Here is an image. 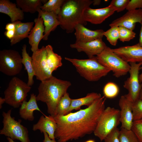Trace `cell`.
I'll use <instances>...</instances> for the list:
<instances>
[{"instance_id": "6da1fadb", "label": "cell", "mask_w": 142, "mask_h": 142, "mask_svg": "<svg viewBox=\"0 0 142 142\" xmlns=\"http://www.w3.org/2000/svg\"><path fill=\"white\" fill-rule=\"evenodd\" d=\"M105 97H101L84 109L54 117L57 125L54 136L58 142L78 139L93 133L105 109Z\"/></svg>"}, {"instance_id": "7a4b0ae2", "label": "cell", "mask_w": 142, "mask_h": 142, "mask_svg": "<svg viewBox=\"0 0 142 142\" xmlns=\"http://www.w3.org/2000/svg\"><path fill=\"white\" fill-rule=\"evenodd\" d=\"M71 85L70 82L53 76L41 81L39 84L38 88V93L36 97L37 100L45 103L48 113L54 117L59 100Z\"/></svg>"}, {"instance_id": "3957f363", "label": "cell", "mask_w": 142, "mask_h": 142, "mask_svg": "<svg viewBox=\"0 0 142 142\" xmlns=\"http://www.w3.org/2000/svg\"><path fill=\"white\" fill-rule=\"evenodd\" d=\"M92 3L91 0H65L58 15L61 28L69 33L73 32L78 24L86 25L83 12Z\"/></svg>"}, {"instance_id": "277c9868", "label": "cell", "mask_w": 142, "mask_h": 142, "mask_svg": "<svg viewBox=\"0 0 142 142\" xmlns=\"http://www.w3.org/2000/svg\"><path fill=\"white\" fill-rule=\"evenodd\" d=\"M75 68L80 75L89 82L97 81L110 71L102 65L94 56L87 59L65 58Z\"/></svg>"}, {"instance_id": "5b68a950", "label": "cell", "mask_w": 142, "mask_h": 142, "mask_svg": "<svg viewBox=\"0 0 142 142\" xmlns=\"http://www.w3.org/2000/svg\"><path fill=\"white\" fill-rule=\"evenodd\" d=\"M32 65L36 79L41 82L53 76V72L57 69L47 53L45 47L33 52Z\"/></svg>"}, {"instance_id": "8992f818", "label": "cell", "mask_w": 142, "mask_h": 142, "mask_svg": "<svg viewBox=\"0 0 142 142\" xmlns=\"http://www.w3.org/2000/svg\"><path fill=\"white\" fill-rule=\"evenodd\" d=\"M120 123V110L108 106L99 118L93 132L94 135L102 141Z\"/></svg>"}, {"instance_id": "52a82bcc", "label": "cell", "mask_w": 142, "mask_h": 142, "mask_svg": "<svg viewBox=\"0 0 142 142\" xmlns=\"http://www.w3.org/2000/svg\"><path fill=\"white\" fill-rule=\"evenodd\" d=\"M31 87L19 78L13 77L4 92L5 103L14 108H19L26 100Z\"/></svg>"}, {"instance_id": "ba28073f", "label": "cell", "mask_w": 142, "mask_h": 142, "mask_svg": "<svg viewBox=\"0 0 142 142\" xmlns=\"http://www.w3.org/2000/svg\"><path fill=\"white\" fill-rule=\"evenodd\" d=\"M96 57L99 62L112 71L113 75L116 78L126 75L130 69V64L114 52L109 47H107Z\"/></svg>"}, {"instance_id": "9c48e42d", "label": "cell", "mask_w": 142, "mask_h": 142, "mask_svg": "<svg viewBox=\"0 0 142 142\" xmlns=\"http://www.w3.org/2000/svg\"><path fill=\"white\" fill-rule=\"evenodd\" d=\"M11 109L7 112L3 111V127L0 130V134L4 135L13 140H18L21 142H30L27 129L11 115Z\"/></svg>"}, {"instance_id": "30bf717a", "label": "cell", "mask_w": 142, "mask_h": 142, "mask_svg": "<svg viewBox=\"0 0 142 142\" xmlns=\"http://www.w3.org/2000/svg\"><path fill=\"white\" fill-rule=\"evenodd\" d=\"M22 57L19 52L11 49L0 51V71L9 76L19 74L22 68Z\"/></svg>"}, {"instance_id": "8fae6325", "label": "cell", "mask_w": 142, "mask_h": 142, "mask_svg": "<svg viewBox=\"0 0 142 142\" xmlns=\"http://www.w3.org/2000/svg\"><path fill=\"white\" fill-rule=\"evenodd\" d=\"M129 64L130 66L129 72L130 76L124 82L123 86L128 91V93L125 95L133 103L139 99L141 89L139 73L142 62L138 63L131 62Z\"/></svg>"}, {"instance_id": "7c38bea8", "label": "cell", "mask_w": 142, "mask_h": 142, "mask_svg": "<svg viewBox=\"0 0 142 142\" xmlns=\"http://www.w3.org/2000/svg\"><path fill=\"white\" fill-rule=\"evenodd\" d=\"M70 47L79 52H83L91 58L97 56L102 52L107 46L102 39H99L87 42H75L70 45Z\"/></svg>"}, {"instance_id": "4fadbf2b", "label": "cell", "mask_w": 142, "mask_h": 142, "mask_svg": "<svg viewBox=\"0 0 142 142\" xmlns=\"http://www.w3.org/2000/svg\"><path fill=\"white\" fill-rule=\"evenodd\" d=\"M142 21V9H136L128 11L122 16L114 20L109 26L110 27H122L133 31L136 23L141 24Z\"/></svg>"}, {"instance_id": "5bb4252c", "label": "cell", "mask_w": 142, "mask_h": 142, "mask_svg": "<svg viewBox=\"0 0 142 142\" xmlns=\"http://www.w3.org/2000/svg\"><path fill=\"white\" fill-rule=\"evenodd\" d=\"M111 50L127 63L142 62V47L138 43L131 46H125Z\"/></svg>"}, {"instance_id": "9a60e30c", "label": "cell", "mask_w": 142, "mask_h": 142, "mask_svg": "<svg viewBox=\"0 0 142 142\" xmlns=\"http://www.w3.org/2000/svg\"><path fill=\"white\" fill-rule=\"evenodd\" d=\"M115 11L114 9L109 5L107 7L99 9H93L89 7L85 9L83 16L86 22L99 24L113 14Z\"/></svg>"}, {"instance_id": "2e32d148", "label": "cell", "mask_w": 142, "mask_h": 142, "mask_svg": "<svg viewBox=\"0 0 142 142\" xmlns=\"http://www.w3.org/2000/svg\"><path fill=\"white\" fill-rule=\"evenodd\" d=\"M133 103L125 95L121 96L119 100L121 128L128 130L131 129L133 121Z\"/></svg>"}, {"instance_id": "e0dca14e", "label": "cell", "mask_w": 142, "mask_h": 142, "mask_svg": "<svg viewBox=\"0 0 142 142\" xmlns=\"http://www.w3.org/2000/svg\"><path fill=\"white\" fill-rule=\"evenodd\" d=\"M35 25L31 31L28 38L30 45L31 50L33 52L38 48L40 40L43 39L45 32V27L43 19L38 16L34 20Z\"/></svg>"}, {"instance_id": "ac0fdd59", "label": "cell", "mask_w": 142, "mask_h": 142, "mask_svg": "<svg viewBox=\"0 0 142 142\" xmlns=\"http://www.w3.org/2000/svg\"><path fill=\"white\" fill-rule=\"evenodd\" d=\"M74 33L76 38L75 42H87L94 40L102 39L104 31L102 29L91 30L84 26L78 24L75 28Z\"/></svg>"}, {"instance_id": "d6986e66", "label": "cell", "mask_w": 142, "mask_h": 142, "mask_svg": "<svg viewBox=\"0 0 142 142\" xmlns=\"http://www.w3.org/2000/svg\"><path fill=\"white\" fill-rule=\"evenodd\" d=\"M57 127L53 117L50 115L45 116L42 115L38 122L33 125L32 130L34 131L39 130L41 133H46L50 139L55 140L54 134Z\"/></svg>"}, {"instance_id": "ffe728a7", "label": "cell", "mask_w": 142, "mask_h": 142, "mask_svg": "<svg viewBox=\"0 0 142 142\" xmlns=\"http://www.w3.org/2000/svg\"><path fill=\"white\" fill-rule=\"evenodd\" d=\"M37 12L38 13V16L41 17L43 20L45 32L43 39L46 40L48 39L50 32L60 25L58 15L52 12L43 11L40 8H38Z\"/></svg>"}, {"instance_id": "44dd1931", "label": "cell", "mask_w": 142, "mask_h": 142, "mask_svg": "<svg viewBox=\"0 0 142 142\" xmlns=\"http://www.w3.org/2000/svg\"><path fill=\"white\" fill-rule=\"evenodd\" d=\"M0 12L10 17L12 22L21 21L24 18L23 12L17 4L8 0H0Z\"/></svg>"}, {"instance_id": "7402d4cb", "label": "cell", "mask_w": 142, "mask_h": 142, "mask_svg": "<svg viewBox=\"0 0 142 142\" xmlns=\"http://www.w3.org/2000/svg\"><path fill=\"white\" fill-rule=\"evenodd\" d=\"M36 97L35 94H31L28 101L25 100L21 105L19 114L20 117L24 119L32 121L34 119L33 112L35 110L41 112L37 104Z\"/></svg>"}, {"instance_id": "603a6c76", "label": "cell", "mask_w": 142, "mask_h": 142, "mask_svg": "<svg viewBox=\"0 0 142 142\" xmlns=\"http://www.w3.org/2000/svg\"><path fill=\"white\" fill-rule=\"evenodd\" d=\"M14 23L15 25V34L13 38L10 40L11 45L28 38L34 23V22L23 23L19 21Z\"/></svg>"}, {"instance_id": "cb8c5ba5", "label": "cell", "mask_w": 142, "mask_h": 142, "mask_svg": "<svg viewBox=\"0 0 142 142\" xmlns=\"http://www.w3.org/2000/svg\"><path fill=\"white\" fill-rule=\"evenodd\" d=\"M101 95L97 93L92 92L88 94L85 97L77 99H72L70 105L65 115L74 110L80 109L83 105L88 106L91 105L94 101L101 97Z\"/></svg>"}, {"instance_id": "d4e9b609", "label": "cell", "mask_w": 142, "mask_h": 142, "mask_svg": "<svg viewBox=\"0 0 142 142\" xmlns=\"http://www.w3.org/2000/svg\"><path fill=\"white\" fill-rule=\"evenodd\" d=\"M26 48L27 45L24 44L22 49V61L28 73V80L27 84L31 87L34 83L33 78L35 74L32 63V58L27 52Z\"/></svg>"}, {"instance_id": "484cf974", "label": "cell", "mask_w": 142, "mask_h": 142, "mask_svg": "<svg viewBox=\"0 0 142 142\" xmlns=\"http://www.w3.org/2000/svg\"><path fill=\"white\" fill-rule=\"evenodd\" d=\"M48 1L43 0H16V4L23 12L33 13L37 12L38 8Z\"/></svg>"}, {"instance_id": "4316f807", "label": "cell", "mask_w": 142, "mask_h": 142, "mask_svg": "<svg viewBox=\"0 0 142 142\" xmlns=\"http://www.w3.org/2000/svg\"><path fill=\"white\" fill-rule=\"evenodd\" d=\"M65 0H49L40 7L42 11L58 15Z\"/></svg>"}, {"instance_id": "83f0119b", "label": "cell", "mask_w": 142, "mask_h": 142, "mask_svg": "<svg viewBox=\"0 0 142 142\" xmlns=\"http://www.w3.org/2000/svg\"><path fill=\"white\" fill-rule=\"evenodd\" d=\"M71 100L69 93L67 92L65 93L59 102L56 110L55 116L65 115L70 105Z\"/></svg>"}, {"instance_id": "f1b7e54d", "label": "cell", "mask_w": 142, "mask_h": 142, "mask_svg": "<svg viewBox=\"0 0 142 142\" xmlns=\"http://www.w3.org/2000/svg\"><path fill=\"white\" fill-rule=\"evenodd\" d=\"M119 89L118 86L112 82H109L104 86L103 92L105 97L111 99L115 98L118 94Z\"/></svg>"}, {"instance_id": "f546056e", "label": "cell", "mask_w": 142, "mask_h": 142, "mask_svg": "<svg viewBox=\"0 0 142 142\" xmlns=\"http://www.w3.org/2000/svg\"><path fill=\"white\" fill-rule=\"evenodd\" d=\"M103 35L106 37L107 40L111 45L115 46L119 39V32L118 27L113 26L105 31H104Z\"/></svg>"}, {"instance_id": "4dcf8cb0", "label": "cell", "mask_w": 142, "mask_h": 142, "mask_svg": "<svg viewBox=\"0 0 142 142\" xmlns=\"http://www.w3.org/2000/svg\"><path fill=\"white\" fill-rule=\"evenodd\" d=\"M120 142H139L136 135L131 130L121 128L119 131Z\"/></svg>"}, {"instance_id": "1f68e13d", "label": "cell", "mask_w": 142, "mask_h": 142, "mask_svg": "<svg viewBox=\"0 0 142 142\" xmlns=\"http://www.w3.org/2000/svg\"><path fill=\"white\" fill-rule=\"evenodd\" d=\"M119 40L123 42L129 41L134 38L136 34L133 31L122 27H119Z\"/></svg>"}, {"instance_id": "d6a6232c", "label": "cell", "mask_w": 142, "mask_h": 142, "mask_svg": "<svg viewBox=\"0 0 142 142\" xmlns=\"http://www.w3.org/2000/svg\"><path fill=\"white\" fill-rule=\"evenodd\" d=\"M133 121L142 119V100L139 99L133 103Z\"/></svg>"}, {"instance_id": "836d02e7", "label": "cell", "mask_w": 142, "mask_h": 142, "mask_svg": "<svg viewBox=\"0 0 142 142\" xmlns=\"http://www.w3.org/2000/svg\"><path fill=\"white\" fill-rule=\"evenodd\" d=\"M131 129L139 142H142V119L134 121Z\"/></svg>"}, {"instance_id": "e575fe53", "label": "cell", "mask_w": 142, "mask_h": 142, "mask_svg": "<svg viewBox=\"0 0 142 142\" xmlns=\"http://www.w3.org/2000/svg\"><path fill=\"white\" fill-rule=\"evenodd\" d=\"M129 0H112L109 4L117 12L124 10L127 6Z\"/></svg>"}, {"instance_id": "d590c367", "label": "cell", "mask_w": 142, "mask_h": 142, "mask_svg": "<svg viewBox=\"0 0 142 142\" xmlns=\"http://www.w3.org/2000/svg\"><path fill=\"white\" fill-rule=\"evenodd\" d=\"M120 130L116 128L113 130L106 137L104 142H120L119 139Z\"/></svg>"}, {"instance_id": "8d00e7d4", "label": "cell", "mask_w": 142, "mask_h": 142, "mask_svg": "<svg viewBox=\"0 0 142 142\" xmlns=\"http://www.w3.org/2000/svg\"><path fill=\"white\" fill-rule=\"evenodd\" d=\"M142 9V0H130L126 8L128 11L136 9Z\"/></svg>"}, {"instance_id": "74e56055", "label": "cell", "mask_w": 142, "mask_h": 142, "mask_svg": "<svg viewBox=\"0 0 142 142\" xmlns=\"http://www.w3.org/2000/svg\"><path fill=\"white\" fill-rule=\"evenodd\" d=\"M5 36L11 40L14 37L15 34V30L6 31L4 33Z\"/></svg>"}, {"instance_id": "f35d334b", "label": "cell", "mask_w": 142, "mask_h": 142, "mask_svg": "<svg viewBox=\"0 0 142 142\" xmlns=\"http://www.w3.org/2000/svg\"><path fill=\"white\" fill-rule=\"evenodd\" d=\"M15 25L14 23L12 22L6 24L5 29L6 31L15 30Z\"/></svg>"}, {"instance_id": "ab89813d", "label": "cell", "mask_w": 142, "mask_h": 142, "mask_svg": "<svg viewBox=\"0 0 142 142\" xmlns=\"http://www.w3.org/2000/svg\"><path fill=\"white\" fill-rule=\"evenodd\" d=\"M43 133L44 135V139L43 142H57L55 140H53L50 139L47 133L44 132Z\"/></svg>"}, {"instance_id": "60d3db41", "label": "cell", "mask_w": 142, "mask_h": 142, "mask_svg": "<svg viewBox=\"0 0 142 142\" xmlns=\"http://www.w3.org/2000/svg\"><path fill=\"white\" fill-rule=\"evenodd\" d=\"M141 24V27L139 34V41L138 43L142 47V21Z\"/></svg>"}, {"instance_id": "b9f144b4", "label": "cell", "mask_w": 142, "mask_h": 142, "mask_svg": "<svg viewBox=\"0 0 142 142\" xmlns=\"http://www.w3.org/2000/svg\"><path fill=\"white\" fill-rule=\"evenodd\" d=\"M5 103V99L4 98H3L1 97H0V109H1L2 108V104Z\"/></svg>"}, {"instance_id": "7bdbcfd3", "label": "cell", "mask_w": 142, "mask_h": 142, "mask_svg": "<svg viewBox=\"0 0 142 142\" xmlns=\"http://www.w3.org/2000/svg\"><path fill=\"white\" fill-rule=\"evenodd\" d=\"M92 1V4L94 6L99 5L100 4L101 2V1L100 0H94Z\"/></svg>"}, {"instance_id": "ee69618b", "label": "cell", "mask_w": 142, "mask_h": 142, "mask_svg": "<svg viewBox=\"0 0 142 142\" xmlns=\"http://www.w3.org/2000/svg\"><path fill=\"white\" fill-rule=\"evenodd\" d=\"M140 69H141L142 70V67H140ZM139 80L140 83L142 82V72L139 75Z\"/></svg>"}, {"instance_id": "f6af8a7d", "label": "cell", "mask_w": 142, "mask_h": 142, "mask_svg": "<svg viewBox=\"0 0 142 142\" xmlns=\"http://www.w3.org/2000/svg\"><path fill=\"white\" fill-rule=\"evenodd\" d=\"M139 99L142 100V84H141V88L139 94Z\"/></svg>"}, {"instance_id": "bcb514c9", "label": "cell", "mask_w": 142, "mask_h": 142, "mask_svg": "<svg viewBox=\"0 0 142 142\" xmlns=\"http://www.w3.org/2000/svg\"><path fill=\"white\" fill-rule=\"evenodd\" d=\"M7 139L8 142H15L13 140L9 137H7Z\"/></svg>"}, {"instance_id": "7dc6e473", "label": "cell", "mask_w": 142, "mask_h": 142, "mask_svg": "<svg viewBox=\"0 0 142 142\" xmlns=\"http://www.w3.org/2000/svg\"><path fill=\"white\" fill-rule=\"evenodd\" d=\"M84 142H95V141L93 139H89L85 141Z\"/></svg>"}]
</instances>
